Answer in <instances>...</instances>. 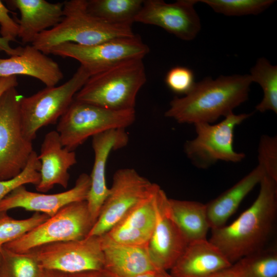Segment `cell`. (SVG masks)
<instances>
[{
  "instance_id": "5",
  "label": "cell",
  "mask_w": 277,
  "mask_h": 277,
  "mask_svg": "<svg viewBox=\"0 0 277 277\" xmlns=\"http://www.w3.org/2000/svg\"><path fill=\"white\" fill-rule=\"evenodd\" d=\"M135 109L112 110L73 100L56 127L63 146L73 151L89 137L114 129H125L135 120Z\"/></svg>"
},
{
  "instance_id": "3",
  "label": "cell",
  "mask_w": 277,
  "mask_h": 277,
  "mask_svg": "<svg viewBox=\"0 0 277 277\" xmlns=\"http://www.w3.org/2000/svg\"><path fill=\"white\" fill-rule=\"evenodd\" d=\"M63 3L62 21L39 34L31 44L46 55L54 47L65 43L88 46L134 35L131 26L109 24L91 14L86 0L65 1Z\"/></svg>"
},
{
  "instance_id": "33",
  "label": "cell",
  "mask_w": 277,
  "mask_h": 277,
  "mask_svg": "<svg viewBox=\"0 0 277 277\" xmlns=\"http://www.w3.org/2000/svg\"><path fill=\"white\" fill-rule=\"evenodd\" d=\"M165 83L173 92L184 95L192 89L195 83L193 72L183 66L172 68L166 74Z\"/></svg>"
},
{
  "instance_id": "23",
  "label": "cell",
  "mask_w": 277,
  "mask_h": 277,
  "mask_svg": "<svg viewBox=\"0 0 277 277\" xmlns=\"http://www.w3.org/2000/svg\"><path fill=\"white\" fill-rule=\"evenodd\" d=\"M265 175L259 165L248 174L219 196L206 204L210 228L212 230L225 225L248 193Z\"/></svg>"
},
{
  "instance_id": "19",
  "label": "cell",
  "mask_w": 277,
  "mask_h": 277,
  "mask_svg": "<svg viewBox=\"0 0 277 277\" xmlns=\"http://www.w3.org/2000/svg\"><path fill=\"white\" fill-rule=\"evenodd\" d=\"M23 75L35 78L46 87L56 86L64 77L57 64L32 45L8 58H0V77Z\"/></svg>"
},
{
  "instance_id": "14",
  "label": "cell",
  "mask_w": 277,
  "mask_h": 277,
  "mask_svg": "<svg viewBox=\"0 0 277 277\" xmlns=\"http://www.w3.org/2000/svg\"><path fill=\"white\" fill-rule=\"evenodd\" d=\"M189 242L171 215L169 198L159 188L156 196V221L147 246L151 259L159 269L170 270Z\"/></svg>"
},
{
  "instance_id": "7",
  "label": "cell",
  "mask_w": 277,
  "mask_h": 277,
  "mask_svg": "<svg viewBox=\"0 0 277 277\" xmlns=\"http://www.w3.org/2000/svg\"><path fill=\"white\" fill-rule=\"evenodd\" d=\"M93 225L86 201L75 202L3 247L24 253L47 244L81 240L87 236Z\"/></svg>"
},
{
  "instance_id": "26",
  "label": "cell",
  "mask_w": 277,
  "mask_h": 277,
  "mask_svg": "<svg viewBox=\"0 0 277 277\" xmlns=\"http://www.w3.org/2000/svg\"><path fill=\"white\" fill-rule=\"evenodd\" d=\"M236 277H277V250L266 249L246 255L230 266Z\"/></svg>"
},
{
  "instance_id": "38",
  "label": "cell",
  "mask_w": 277,
  "mask_h": 277,
  "mask_svg": "<svg viewBox=\"0 0 277 277\" xmlns=\"http://www.w3.org/2000/svg\"><path fill=\"white\" fill-rule=\"evenodd\" d=\"M208 277H236L230 267L220 270Z\"/></svg>"
},
{
  "instance_id": "8",
  "label": "cell",
  "mask_w": 277,
  "mask_h": 277,
  "mask_svg": "<svg viewBox=\"0 0 277 277\" xmlns=\"http://www.w3.org/2000/svg\"><path fill=\"white\" fill-rule=\"evenodd\" d=\"M251 113L228 114L221 122L212 125L201 123L194 124L196 136L187 141L184 151L197 168L206 169L219 161L239 163L245 157L233 148L235 127L249 118Z\"/></svg>"
},
{
  "instance_id": "43",
  "label": "cell",
  "mask_w": 277,
  "mask_h": 277,
  "mask_svg": "<svg viewBox=\"0 0 277 277\" xmlns=\"http://www.w3.org/2000/svg\"><path fill=\"white\" fill-rule=\"evenodd\" d=\"M1 252H0V267H1Z\"/></svg>"
},
{
  "instance_id": "6",
  "label": "cell",
  "mask_w": 277,
  "mask_h": 277,
  "mask_svg": "<svg viewBox=\"0 0 277 277\" xmlns=\"http://www.w3.org/2000/svg\"><path fill=\"white\" fill-rule=\"evenodd\" d=\"M90 76L87 71L80 66L64 84L46 87L29 96H23L20 101V112L25 137L32 142L41 128L56 123Z\"/></svg>"
},
{
  "instance_id": "22",
  "label": "cell",
  "mask_w": 277,
  "mask_h": 277,
  "mask_svg": "<svg viewBox=\"0 0 277 277\" xmlns=\"http://www.w3.org/2000/svg\"><path fill=\"white\" fill-rule=\"evenodd\" d=\"M104 269L113 277H136L157 269L149 254L147 246L123 245L102 236Z\"/></svg>"
},
{
  "instance_id": "10",
  "label": "cell",
  "mask_w": 277,
  "mask_h": 277,
  "mask_svg": "<svg viewBox=\"0 0 277 277\" xmlns=\"http://www.w3.org/2000/svg\"><path fill=\"white\" fill-rule=\"evenodd\" d=\"M159 186L134 169L116 170L99 216L87 236H100L109 231L131 209L148 197Z\"/></svg>"
},
{
  "instance_id": "13",
  "label": "cell",
  "mask_w": 277,
  "mask_h": 277,
  "mask_svg": "<svg viewBox=\"0 0 277 277\" xmlns=\"http://www.w3.org/2000/svg\"><path fill=\"white\" fill-rule=\"evenodd\" d=\"M199 0H178L167 3L162 0L144 1L135 22L160 27L179 38L194 39L201 29L194 5Z\"/></svg>"
},
{
  "instance_id": "34",
  "label": "cell",
  "mask_w": 277,
  "mask_h": 277,
  "mask_svg": "<svg viewBox=\"0 0 277 277\" xmlns=\"http://www.w3.org/2000/svg\"><path fill=\"white\" fill-rule=\"evenodd\" d=\"M9 10L0 1V32L2 37L16 41L18 34V24L9 15Z\"/></svg>"
},
{
  "instance_id": "41",
  "label": "cell",
  "mask_w": 277,
  "mask_h": 277,
  "mask_svg": "<svg viewBox=\"0 0 277 277\" xmlns=\"http://www.w3.org/2000/svg\"><path fill=\"white\" fill-rule=\"evenodd\" d=\"M155 271H151L145 273L136 277H153Z\"/></svg>"
},
{
  "instance_id": "18",
  "label": "cell",
  "mask_w": 277,
  "mask_h": 277,
  "mask_svg": "<svg viewBox=\"0 0 277 277\" xmlns=\"http://www.w3.org/2000/svg\"><path fill=\"white\" fill-rule=\"evenodd\" d=\"M38 158L41 164V179L35 186L36 190L45 193L55 185L66 188L70 179L68 171L77 163L76 154L63 146L56 130L45 135Z\"/></svg>"
},
{
  "instance_id": "30",
  "label": "cell",
  "mask_w": 277,
  "mask_h": 277,
  "mask_svg": "<svg viewBox=\"0 0 277 277\" xmlns=\"http://www.w3.org/2000/svg\"><path fill=\"white\" fill-rule=\"evenodd\" d=\"M7 212H0V250L4 245L22 236L49 216L35 212L25 219L17 220L10 216Z\"/></svg>"
},
{
  "instance_id": "20",
  "label": "cell",
  "mask_w": 277,
  "mask_h": 277,
  "mask_svg": "<svg viewBox=\"0 0 277 277\" xmlns=\"http://www.w3.org/2000/svg\"><path fill=\"white\" fill-rule=\"evenodd\" d=\"M232 264L209 240L190 242L170 269L173 277H208Z\"/></svg>"
},
{
  "instance_id": "27",
  "label": "cell",
  "mask_w": 277,
  "mask_h": 277,
  "mask_svg": "<svg viewBox=\"0 0 277 277\" xmlns=\"http://www.w3.org/2000/svg\"><path fill=\"white\" fill-rule=\"evenodd\" d=\"M252 82L258 83L263 91V97L255 109L261 112L272 111L277 113V66L265 57L259 58L251 69Z\"/></svg>"
},
{
  "instance_id": "4",
  "label": "cell",
  "mask_w": 277,
  "mask_h": 277,
  "mask_svg": "<svg viewBox=\"0 0 277 277\" xmlns=\"http://www.w3.org/2000/svg\"><path fill=\"white\" fill-rule=\"evenodd\" d=\"M146 82L143 59L130 60L90 76L74 100L112 110L133 109Z\"/></svg>"
},
{
  "instance_id": "31",
  "label": "cell",
  "mask_w": 277,
  "mask_h": 277,
  "mask_svg": "<svg viewBox=\"0 0 277 277\" xmlns=\"http://www.w3.org/2000/svg\"><path fill=\"white\" fill-rule=\"evenodd\" d=\"M41 166L38 154L33 150L25 167L18 175L8 180L0 181V202L19 186L28 184L36 186L41 179Z\"/></svg>"
},
{
  "instance_id": "12",
  "label": "cell",
  "mask_w": 277,
  "mask_h": 277,
  "mask_svg": "<svg viewBox=\"0 0 277 277\" xmlns=\"http://www.w3.org/2000/svg\"><path fill=\"white\" fill-rule=\"evenodd\" d=\"M26 253L34 258L44 270L73 273L104 269L101 236L47 244Z\"/></svg>"
},
{
  "instance_id": "42",
  "label": "cell",
  "mask_w": 277,
  "mask_h": 277,
  "mask_svg": "<svg viewBox=\"0 0 277 277\" xmlns=\"http://www.w3.org/2000/svg\"><path fill=\"white\" fill-rule=\"evenodd\" d=\"M0 276L1 277H5L2 273H1V271H0Z\"/></svg>"
},
{
  "instance_id": "21",
  "label": "cell",
  "mask_w": 277,
  "mask_h": 277,
  "mask_svg": "<svg viewBox=\"0 0 277 277\" xmlns=\"http://www.w3.org/2000/svg\"><path fill=\"white\" fill-rule=\"evenodd\" d=\"M9 3L20 12L18 37L24 44H32L39 34L56 26L64 16L63 2L12 0Z\"/></svg>"
},
{
  "instance_id": "35",
  "label": "cell",
  "mask_w": 277,
  "mask_h": 277,
  "mask_svg": "<svg viewBox=\"0 0 277 277\" xmlns=\"http://www.w3.org/2000/svg\"><path fill=\"white\" fill-rule=\"evenodd\" d=\"M63 274L64 277H113L104 269Z\"/></svg>"
},
{
  "instance_id": "1",
  "label": "cell",
  "mask_w": 277,
  "mask_h": 277,
  "mask_svg": "<svg viewBox=\"0 0 277 277\" xmlns=\"http://www.w3.org/2000/svg\"><path fill=\"white\" fill-rule=\"evenodd\" d=\"M257 197L228 225L212 230L209 240L232 264L265 248L277 215V181L264 175Z\"/></svg>"
},
{
  "instance_id": "39",
  "label": "cell",
  "mask_w": 277,
  "mask_h": 277,
  "mask_svg": "<svg viewBox=\"0 0 277 277\" xmlns=\"http://www.w3.org/2000/svg\"><path fill=\"white\" fill-rule=\"evenodd\" d=\"M43 277H64L63 272L45 270Z\"/></svg>"
},
{
  "instance_id": "9",
  "label": "cell",
  "mask_w": 277,
  "mask_h": 277,
  "mask_svg": "<svg viewBox=\"0 0 277 277\" xmlns=\"http://www.w3.org/2000/svg\"><path fill=\"white\" fill-rule=\"evenodd\" d=\"M15 88L0 98V181L18 175L33 151L32 142L23 134L20 112L23 95Z\"/></svg>"
},
{
  "instance_id": "25",
  "label": "cell",
  "mask_w": 277,
  "mask_h": 277,
  "mask_svg": "<svg viewBox=\"0 0 277 277\" xmlns=\"http://www.w3.org/2000/svg\"><path fill=\"white\" fill-rule=\"evenodd\" d=\"M143 0H86L88 11L111 25L132 26Z\"/></svg>"
},
{
  "instance_id": "32",
  "label": "cell",
  "mask_w": 277,
  "mask_h": 277,
  "mask_svg": "<svg viewBox=\"0 0 277 277\" xmlns=\"http://www.w3.org/2000/svg\"><path fill=\"white\" fill-rule=\"evenodd\" d=\"M258 165L265 174L277 181V137L263 135L258 147Z\"/></svg>"
},
{
  "instance_id": "28",
  "label": "cell",
  "mask_w": 277,
  "mask_h": 277,
  "mask_svg": "<svg viewBox=\"0 0 277 277\" xmlns=\"http://www.w3.org/2000/svg\"><path fill=\"white\" fill-rule=\"evenodd\" d=\"M0 252V271L5 277H43L45 270L29 254L15 253L3 247Z\"/></svg>"
},
{
  "instance_id": "24",
  "label": "cell",
  "mask_w": 277,
  "mask_h": 277,
  "mask_svg": "<svg viewBox=\"0 0 277 277\" xmlns=\"http://www.w3.org/2000/svg\"><path fill=\"white\" fill-rule=\"evenodd\" d=\"M169 205L172 217L189 243L206 239L210 228L206 204L169 199Z\"/></svg>"
},
{
  "instance_id": "40",
  "label": "cell",
  "mask_w": 277,
  "mask_h": 277,
  "mask_svg": "<svg viewBox=\"0 0 277 277\" xmlns=\"http://www.w3.org/2000/svg\"><path fill=\"white\" fill-rule=\"evenodd\" d=\"M153 277H173L170 272L168 273L167 270L163 269L156 270L153 274Z\"/></svg>"
},
{
  "instance_id": "17",
  "label": "cell",
  "mask_w": 277,
  "mask_h": 277,
  "mask_svg": "<svg viewBox=\"0 0 277 277\" xmlns=\"http://www.w3.org/2000/svg\"><path fill=\"white\" fill-rule=\"evenodd\" d=\"M160 188L135 206L102 236L117 244L147 246L156 224V196Z\"/></svg>"
},
{
  "instance_id": "29",
  "label": "cell",
  "mask_w": 277,
  "mask_h": 277,
  "mask_svg": "<svg viewBox=\"0 0 277 277\" xmlns=\"http://www.w3.org/2000/svg\"><path fill=\"white\" fill-rule=\"evenodd\" d=\"M216 13L226 16L258 15L268 9L274 0H199Z\"/></svg>"
},
{
  "instance_id": "16",
  "label": "cell",
  "mask_w": 277,
  "mask_h": 277,
  "mask_svg": "<svg viewBox=\"0 0 277 277\" xmlns=\"http://www.w3.org/2000/svg\"><path fill=\"white\" fill-rule=\"evenodd\" d=\"M128 140L125 129H111L92 137V146L94 161L90 175V187L86 201L94 224L109 192L106 181V168L108 157L112 151L126 146Z\"/></svg>"
},
{
  "instance_id": "37",
  "label": "cell",
  "mask_w": 277,
  "mask_h": 277,
  "mask_svg": "<svg viewBox=\"0 0 277 277\" xmlns=\"http://www.w3.org/2000/svg\"><path fill=\"white\" fill-rule=\"evenodd\" d=\"M9 42L10 41L8 39L0 37V51H4L11 56L19 54L22 51V47L12 48L10 46Z\"/></svg>"
},
{
  "instance_id": "15",
  "label": "cell",
  "mask_w": 277,
  "mask_h": 277,
  "mask_svg": "<svg viewBox=\"0 0 277 277\" xmlns=\"http://www.w3.org/2000/svg\"><path fill=\"white\" fill-rule=\"evenodd\" d=\"M91 184L90 175L81 174L70 189L55 194H45L28 190L25 185L14 189L0 202V212L22 208L44 213L49 217L71 203L86 200Z\"/></svg>"
},
{
  "instance_id": "2",
  "label": "cell",
  "mask_w": 277,
  "mask_h": 277,
  "mask_svg": "<svg viewBox=\"0 0 277 277\" xmlns=\"http://www.w3.org/2000/svg\"><path fill=\"white\" fill-rule=\"evenodd\" d=\"M252 83L249 74L206 77L184 96L175 97L165 116L179 123L211 124L246 102Z\"/></svg>"
},
{
  "instance_id": "36",
  "label": "cell",
  "mask_w": 277,
  "mask_h": 277,
  "mask_svg": "<svg viewBox=\"0 0 277 277\" xmlns=\"http://www.w3.org/2000/svg\"><path fill=\"white\" fill-rule=\"evenodd\" d=\"M18 85L16 76L0 77V98L6 91Z\"/></svg>"
},
{
  "instance_id": "11",
  "label": "cell",
  "mask_w": 277,
  "mask_h": 277,
  "mask_svg": "<svg viewBox=\"0 0 277 277\" xmlns=\"http://www.w3.org/2000/svg\"><path fill=\"white\" fill-rule=\"evenodd\" d=\"M149 51L148 46L134 34L92 45L65 43L54 47L50 54L77 61L91 76L126 61L143 59Z\"/></svg>"
}]
</instances>
